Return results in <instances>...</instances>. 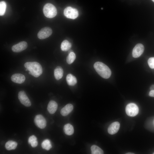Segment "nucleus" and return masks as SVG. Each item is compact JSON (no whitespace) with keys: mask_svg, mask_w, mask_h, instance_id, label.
Masks as SVG:
<instances>
[{"mask_svg":"<svg viewBox=\"0 0 154 154\" xmlns=\"http://www.w3.org/2000/svg\"><path fill=\"white\" fill-rule=\"evenodd\" d=\"M52 33L51 29L48 27H46L42 28L38 32L37 36L39 39H43L49 37Z\"/></svg>","mask_w":154,"mask_h":154,"instance_id":"obj_7","label":"nucleus"},{"mask_svg":"<svg viewBox=\"0 0 154 154\" xmlns=\"http://www.w3.org/2000/svg\"><path fill=\"white\" fill-rule=\"evenodd\" d=\"M6 7V3L4 1H1L0 2V15L2 16L5 13Z\"/></svg>","mask_w":154,"mask_h":154,"instance_id":"obj_23","label":"nucleus"},{"mask_svg":"<svg viewBox=\"0 0 154 154\" xmlns=\"http://www.w3.org/2000/svg\"><path fill=\"white\" fill-rule=\"evenodd\" d=\"M120 126L119 123L118 121H115L112 123L108 127V131L111 135L114 134L118 131Z\"/></svg>","mask_w":154,"mask_h":154,"instance_id":"obj_11","label":"nucleus"},{"mask_svg":"<svg viewBox=\"0 0 154 154\" xmlns=\"http://www.w3.org/2000/svg\"><path fill=\"white\" fill-rule=\"evenodd\" d=\"M24 66L29 71V74L34 77H39L42 73V66L37 62H26L24 64Z\"/></svg>","mask_w":154,"mask_h":154,"instance_id":"obj_1","label":"nucleus"},{"mask_svg":"<svg viewBox=\"0 0 154 154\" xmlns=\"http://www.w3.org/2000/svg\"><path fill=\"white\" fill-rule=\"evenodd\" d=\"M64 131L66 135H71L74 132V127L70 124L67 123L64 125Z\"/></svg>","mask_w":154,"mask_h":154,"instance_id":"obj_17","label":"nucleus"},{"mask_svg":"<svg viewBox=\"0 0 154 154\" xmlns=\"http://www.w3.org/2000/svg\"><path fill=\"white\" fill-rule=\"evenodd\" d=\"M144 49L143 45L138 43L134 47L132 52V56L134 58L139 57L143 53Z\"/></svg>","mask_w":154,"mask_h":154,"instance_id":"obj_9","label":"nucleus"},{"mask_svg":"<svg viewBox=\"0 0 154 154\" xmlns=\"http://www.w3.org/2000/svg\"><path fill=\"white\" fill-rule=\"evenodd\" d=\"M27 47V44L25 41H21L13 45L12 50L14 52H19L25 50Z\"/></svg>","mask_w":154,"mask_h":154,"instance_id":"obj_10","label":"nucleus"},{"mask_svg":"<svg viewBox=\"0 0 154 154\" xmlns=\"http://www.w3.org/2000/svg\"><path fill=\"white\" fill-rule=\"evenodd\" d=\"M134 153H126V154H134Z\"/></svg>","mask_w":154,"mask_h":154,"instance_id":"obj_30","label":"nucleus"},{"mask_svg":"<svg viewBox=\"0 0 154 154\" xmlns=\"http://www.w3.org/2000/svg\"><path fill=\"white\" fill-rule=\"evenodd\" d=\"M25 79V76L23 74L20 73L14 74L11 77V79L12 81L19 84L23 83Z\"/></svg>","mask_w":154,"mask_h":154,"instance_id":"obj_12","label":"nucleus"},{"mask_svg":"<svg viewBox=\"0 0 154 154\" xmlns=\"http://www.w3.org/2000/svg\"><path fill=\"white\" fill-rule=\"evenodd\" d=\"M58 104L57 103L54 101L51 100L48 105L47 109L50 114H53L56 112Z\"/></svg>","mask_w":154,"mask_h":154,"instance_id":"obj_13","label":"nucleus"},{"mask_svg":"<svg viewBox=\"0 0 154 154\" xmlns=\"http://www.w3.org/2000/svg\"><path fill=\"white\" fill-rule=\"evenodd\" d=\"M63 74V71L62 67L58 66L55 68L54 71V75L56 80H59L61 78Z\"/></svg>","mask_w":154,"mask_h":154,"instance_id":"obj_15","label":"nucleus"},{"mask_svg":"<svg viewBox=\"0 0 154 154\" xmlns=\"http://www.w3.org/2000/svg\"><path fill=\"white\" fill-rule=\"evenodd\" d=\"M153 154H154V152H153Z\"/></svg>","mask_w":154,"mask_h":154,"instance_id":"obj_32","label":"nucleus"},{"mask_svg":"<svg viewBox=\"0 0 154 154\" xmlns=\"http://www.w3.org/2000/svg\"><path fill=\"white\" fill-rule=\"evenodd\" d=\"M139 109L137 106L134 103H130L128 104L125 108V112L129 116L134 117L138 113Z\"/></svg>","mask_w":154,"mask_h":154,"instance_id":"obj_4","label":"nucleus"},{"mask_svg":"<svg viewBox=\"0 0 154 154\" xmlns=\"http://www.w3.org/2000/svg\"><path fill=\"white\" fill-rule=\"evenodd\" d=\"M73 106L70 104H67L63 107L60 111L61 114L63 116H66L70 114L73 110Z\"/></svg>","mask_w":154,"mask_h":154,"instance_id":"obj_14","label":"nucleus"},{"mask_svg":"<svg viewBox=\"0 0 154 154\" xmlns=\"http://www.w3.org/2000/svg\"><path fill=\"white\" fill-rule=\"evenodd\" d=\"M148 64L151 69H154V57L150 58L148 60Z\"/></svg>","mask_w":154,"mask_h":154,"instance_id":"obj_24","label":"nucleus"},{"mask_svg":"<svg viewBox=\"0 0 154 154\" xmlns=\"http://www.w3.org/2000/svg\"><path fill=\"white\" fill-rule=\"evenodd\" d=\"M149 95L150 96L154 97V90H151L149 93Z\"/></svg>","mask_w":154,"mask_h":154,"instance_id":"obj_27","label":"nucleus"},{"mask_svg":"<svg viewBox=\"0 0 154 154\" xmlns=\"http://www.w3.org/2000/svg\"><path fill=\"white\" fill-rule=\"evenodd\" d=\"M18 97L21 103L25 106L29 107L31 106V102L24 91H20L18 94Z\"/></svg>","mask_w":154,"mask_h":154,"instance_id":"obj_6","label":"nucleus"},{"mask_svg":"<svg viewBox=\"0 0 154 154\" xmlns=\"http://www.w3.org/2000/svg\"><path fill=\"white\" fill-rule=\"evenodd\" d=\"M103 9V8H101V9Z\"/></svg>","mask_w":154,"mask_h":154,"instance_id":"obj_33","label":"nucleus"},{"mask_svg":"<svg viewBox=\"0 0 154 154\" xmlns=\"http://www.w3.org/2000/svg\"><path fill=\"white\" fill-rule=\"evenodd\" d=\"M17 145V143L15 141L9 140L7 141L5 143V147L8 150L15 149Z\"/></svg>","mask_w":154,"mask_h":154,"instance_id":"obj_18","label":"nucleus"},{"mask_svg":"<svg viewBox=\"0 0 154 154\" xmlns=\"http://www.w3.org/2000/svg\"><path fill=\"white\" fill-rule=\"evenodd\" d=\"M38 143L37 140L32 143L31 144V146L33 147H35L38 145Z\"/></svg>","mask_w":154,"mask_h":154,"instance_id":"obj_26","label":"nucleus"},{"mask_svg":"<svg viewBox=\"0 0 154 154\" xmlns=\"http://www.w3.org/2000/svg\"><path fill=\"white\" fill-rule=\"evenodd\" d=\"M73 51L72 50H69V51H68V53L69 54L70 53V52H73Z\"/></svg>","mask_w":154,"mask_h":154,"instance_id":"obj_29","label":"nucleus"},{"mask_svg":"<svg viewBox=\"0 0 154 154\" xmlns=\"http://www.w3.org/2000/svg\"><path fill=\"white\" fill-rule=\"evenodd\" d=\"M154 2V0H152Z\"/></svg>","mask_w":154,"mask_h":154,"instance_id":"obj_31","label":"nucleus"},{"mask_svg":"<svg viewBox=\"0 0 154 154\" xmlns=\"http://www.w3.org/2000/svg\"><path fill=\"white\" fill-rule=\"evenodd\" d=\"M76 57V55L73 52L69 53L66 58L67 63L68 64H71L75 60Z\"/></svg>","mask_w":154,"mask_h":154,"instance_id":"obj_22","label":"nucleus"},{"mask_svg":"<svg viewBox=\"0 0 154 154\" xmlns=\"http://www.w3.org/2000/svg\"><path fill=\"white\" fill-rule=\"evenodd\" d=\"M94 67L97 73L105 79L109 78L111 75L110 68L105 64L100 62H97L94 65Z\"/></svg>","mask_w":154,"mask_h":154,"instance_id":"obj_2","label":"nucleus"},{"mask_svg":"<svg viewBox=\"0 0 154 154\" xmlns=\"http://www.w3.org/2000/svg\"><path fill=\"white\" fill-rule=\"evenodd\" d=\"M36 140H37L36 137L34 135H32L30 136L29 138L28 142L29 144H31L32 143Z\"/></svg>","mask_w":154,"mask_h":154,"instance_id":"obj_25","label":"nucleus"},{"mask_svg":"<svg viewBox=\"0 0 154 154\" xmlns=\"http://www.w3.org/2000/svg\"><path fill=\"white\" fill-rule=\"evenodd\" d=\"M64 14L68 18L74 19L78 16V12L76 9L71 7H68L64 10Z\"/></svg>","mask_w":154,"mask_h":154,"instance_id":"obj_5","label":"nucleus"},{"mask_svg":"<svg viewBox=\"0 0 154 154\" xmlns=\"http://www.w3.org/2000/svg\"><path fill=\"white\" fill-rule=\"evenodd\" d=\"M43 11L45 16L49 18L54 17L56 15L57 13L55 7L50 3H46L44 6Z\"/></svg>","mask_w":154,"mask_h":154,"instance_id":"obj_3","label":"nucleus"},{"mask_svg":"<svg viewBox=\"0 0 154 154\" xmlns=\"http://www.w3.org/2000/svg\"><path fill=\"white\" fill-rule=\"evenodd\" d=\"M34 122L36 126L39 128L43 129L46 126V121L42 115L38 114L36 115L34 119Z\"/></svg>","mask_w":154,"mask_h":154,"instance_id":"obj_8","label":"nucleus"},{"mask_svg":"<svg viewBox=\"0 0 154 154\" xmlns=\"http://www.w3.org/2000/svg\"><path fill=\"white\" fill-rule=\"evenodd\" d=\"M71 44L68 40H64L62 42L61 44V49L63 51H67L71 48Z\"/></svg>","mask_w":154,"mask_h":154,"instance_id":"obj_19","label":"nucleus"},{"mask_svg":"<svg viewBox=\"0 0 154 154\" xmlns=\"http://www.w3.org/2000/svg\"><path fill=\"white\" fill-rule=\"evenodd\" d=\"M150 89L151 90H154V84H153L151 86Z\"/></svg>","mask_w":154,"mask_h":154,"instance_id":"obj_28","label":"nucleus"},{"mask_svg":"<svg viewBox=\"0 0 154 154\" xmlns=\"http://www.w3.org/2000/svg\"><path fill=\"white\" fill-rule=\"evenodd\" d=\"M91 153L92 154H103L104 151L103 150L98 146L94 145L91 147Z\"/></svg>","mask_w":154,"mask_h":154,"instance_id":"obj_20","label":"nucleus"},{"mask_svg":"<svg viewBox=\"0 0 154 154\" xmlns=\"http://www.w3.org/2000/svg\"><path fill=\"white\" fill-rule=\"evenodd\" d=\"M66 80L68 84L70 86H74L77 83V80L76 77L70 74L67 75Z\"/></svg>","mask_w":154,"mask_h":154,"instance_id":"obj_16","label":"nucleus"},{"mask_svg":"<svg viewBox=\"0 0 154 154\" xmlns=\"http://www.w3.org/2000/svg\"><path fill=\"white\" fill-rule=\"evenodd\" d=\"M41 146L43 149L47 150H49L52 147L50 141L48 139H46L43 141Z\"/></svg>","mask_w":154,"mask_h":154,"instance_id":"obj_21","label":"nucleus"}]
</instances>
